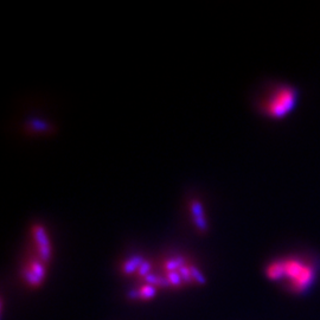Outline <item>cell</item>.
Listing matches in <instances>:
<instances>
[{
  "instance_id": "4",
  "label": "cell",
  "mask_w": 320,
  "mask_h": 320,
  "mask_svg": "<svg viewBox=\"0 0 320 320\" xmlns=\"http://www.w3.org/2000/svg\"><path fill=\"white\" fill-rule=\"evenodd\" d=\"M45 263L42 262L41 260H32L28 266H25L23 268V278L25 279V281L32 287H38L41 286L43 280L45 279Z\"/></svg>"
},
{
  "instance_id": "2",
  "label": "cell",
  "mask_w": 320,
  "mask_h": 320,
  "mask_svg": "<svg viewBox=\"0 0 320 320\" xmlns=\"http://www.w3.org/2000/svg\"><path fill=\"white\" fill-rule=\"evenodd\" d=\"M296 103V90L293 88H281L269 98L266 112L270 117L280 119L293 111Z\"/></svg>"
},
{
  "instance_id": "3",
  "label": "cell",
  "mask_w": 320,
  "mask_h": 320,
  "mask_svg": "<svg viewBox=\"0 0 320 320\" xmlns=\"http://www.w3.org/2000/svg\"><path fill=\"white\" fill-rule=\"evenodd\" d=\"M32 236H34L35 243L37 246L38 259L44 263L49 262L51 257V245L44 227L41 224H36L32 227Z\"/></svg>"
},
{
  "instance_id": "6",
  "label": "cell",
  "mask_w": 320,
  "mask_h": 320,
  "mask_svg": "<svg viewBox=\"0 0 320 320\" xmlns=\"http://www.w3.org/2000/svg\"><path fill=\"white\" fill-rule=\"evenodd\" d=\"M144 261L145 260L143 259V257L138 256V255L131 257V259H128L123 266L124 274H126V275H131V274H133V273H138V270H139L140 266L143 265Z\"/></svg>"
},
{
  "instance_id": "8",
  "label": "cell",
  "mask_w": 320,
  "mask_h": 320,
  "mask_svg": "<svg viewBox=\"0 0 320 320\" xmlns=\"http://www.w3.org/2000/svg\"><path fill=\"white\" fill-rule=\"evenodd\" d=\"M185 265H187L185 259L181 256H177V257H174V259L166 260V261H165V263H164V268H165V270H166V273L177 272V270H179L180 267H183Z\"/></svg>"
},
{
  "instance_id": "11",
  "label": "cell",
  "mask_w": 320,
  "mask_h": 320,
  "mask_svg": "<svg viewBox=\"0 0 320 320\" xmlns=\"http://www.w3.org/2000/svg\"><path fill=\"white\" fill-rule=\"evenodd\" d=\"M190 268H191V274H192L193 282L198 283V285H205L206 279L205 276H204V274L200 272V270L198 269L194 265H190Z\"/></svg>"
},
{
  "instance_id": "5",
  "label": "cell",
  "mask_w": 320,
  "mask_h": 320,
  "mask_svg": "<svg viewBox=\"0 0 320 320\" xmlns=\"http://www.w3.org/2000/svg\"><path fill=\"white\" fill-rule=\"evenodd\" d=\"M192 211H193V217H194V223H196V227L200 232H205L207 229V224L206 221L204 219L203 215V207L200 205V203H193L192 204Z\"/></svg>"
},
{
  "instance_id": "13",
  "label": "cell",
  "mask_w": 320,
  "mask_h": 320,
  "mask_svg": "<svg viewBox=\"0 0 320 320\" xmlns=\"http://www.w3.org/2000/svg\"><path fill=\"white\" fill-rule=\"evenodd\" d=\"M151 268H152L151 263L148 262V261H144L143 265L140 266L139 270H138V273H137L138 276H140V278L145 279L147 275H150V274H151Z\"/></svg>"
},
{
  "instance_id": "9",
  "label": "cell",
  "mask_w": 320,
  "mask_h": 320,
  "mask_svg": "<svg viewBox=\"0 0 320 320\" xmlns=\"http://www.w3.org/2000/svg\"><path fill=\"white\" fill-rule=\"evenodd\" d=\"M139 293H140V300H151L157 294V287L144 283V285L139 288Z\"/></svg>"
},
{
  "instance_id": "10",
  "label": "cell",
  "mask_w": 320,
  "mask_h": 320,
  "mask_svg": "<svg viewBox=\"0 0 320 320\" xmlns=\"http://www.w3.org/2000/svg\"><path fill=\"white\" fill-rule=\"evenodd\" d=\"M167 278V280H169L170 285L171 287H173V288H179V287L183 286V279H181L180 274L179 272H169L166 273V275H165Z\"/></svg>"
},
{
  "instance_id": "1",
  "label": "cell",
  "mask_w": 320,
  "mask_h": 320,
  "mask_svg": "<svg viewBox=\"0 0 320 320\" xmlns=\"http://www.w3.org/2000/svg\"><path fill=\"white\" fill-rule=\"evenodd\" d=\"M283 278L289 281V287L296 294L306 293L313 286L315 270L313 266L306 265L299 260H282Z\"/></svg>"
},
{
  "instance_id": "14",
  "label": "cell",
  "mask_w": 320,
  "mask_h": 320,
  "mask_svg": "<svg viewBox=\"0 0 320 320\" xmlns=\"http://www.w3.org/2000/svg\"><path fill=\"white\" fill-rule=\"evenodd\" d=\"M128 298H130L131 300H139L140 299V293H139V289H133V291H130L128 292Z\"/></svg>"
},
{
  "instance_id": "7",
  "label": "cell",
  "mask_w": 320,
  "mask_h": 320,
  "mask_svg": "<svg viewBox=\"0 0 320 320\" xmlns=\"http://www.w3.org/2000/svg\"><path fill=\"white\" fill-rule=\"evenodd\" d=\"M144 282L154 287H163V288L171 287L166 276H160V275H157V274H152V273L144 279Z\"/></svg>"
},
{
  "instance_id": "12",
  "label": "cell",
  "mask_w": 320,
  "mask_h": 320,
  "mask_svg": "<svg viewBox=\"0 0 320 320\" xmlns=\"http://www.w3.org/2000/svg\"><path fill=\"white\" fill-rule=\"evenodd\" d=\"M178 272H179V274H180L181 279H183V282H184V283H186V285H190V283H193V279H192V274H191L190 265H185V266L180 267Z\"/></svg>"
}]
</instances>
